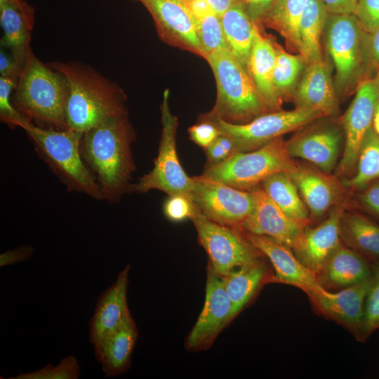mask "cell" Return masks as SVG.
<instances>
[{"instance_id": "19", "label": "cell", "mask_w": 379, "mask_h": 379, "mask_svg": "<svg viewBox=\"0 0 379 379\" xmlns=\"http://www.w3.org/2000/svg\"><path fill=\"white\" fill-rule=\"evenodd\" d=\"M293 98L296 107L317 110L324 117H333L338 113L331 68L324 58L306 64Z\"/></svg>"}, {"instance_id": "18", "label": "cell", "mask_w": 379, "mask_h": 379, "mask_svg": "<svg viewBox=\"0 0 379 379\" xmlns=\"http://www.w3.org/2000/svg\"><path fill=\"white\" fill-rule=\"evenodd\" d=\"M129 267L126 265L98 299L89 323V341L94 347L131 317L127 302Z\"/></svg>"}, {"instance_id": "2", "label": "cell", "mask_w": 379, "mask_h": 379, "mask_svg": "<svg viewBox=\"0 0 379 379\" xmlns=\"http://www.w3.org/2000/svg\"><path fill=\"white\" fill-rule=\"evenodd\" d=\"M47 65L63 74L69 84L68 128L84 133L109 119L128 116L123 89L92 67L76 61Z\"/></svg>"}, {"instance_id": "52", "label": "cell", "mask_w": 379, "mask_h": 379, "mask_svg": "<svg viewBox=\"0 0 379 379\" xmlns=\"http://www.w3.org/2000/svg\"><path fill=\"white\" fill-rule=\"evenodd\" d=\"M181 1L185 2L186 4H188L190 1V0H181Z\"/></svg>"}, {"instance_id": "20", "label": "cell", "mask_w": 379, "mask_h": 379, "mask_svg": "<svg viewBox=\"0 0 379 379\" xmlns=\"http://www.w3.org/2000/svg\"><path fill=\"white\" fill-rule=\"evenodd\" d=\"M374 263L343 242L316 273L319 285L335 292L372 277Z\"/></svg>"}, {"instance_id": "6", "label": "cell", "mask_w": 379, "mask_h": 379, "mask_svg": "<svg viewBox=\"0 0 379 379\" xmlns=\"http://www.w3.org/2000/svg\"><path fill=\"white\" fill-rule=\"evenodd\" d=\"M325 45L335 68L334 86L339 94L369 78L366 34L354 13H328Z\"/></svg>"}, {"instance_id": "23", "label": "cell", "mask_w": 379, "mask_h": 379, "mask_svg": "<svg viewBox=\"0 0 379 379\" xmlns=\"http://www.w3.org/2000/svg\"><path fill=\"white\" fill-rule=\"evenodd\" d=\"M1 47L22 67L30 47L34 9L25 0H0Z\"/></svg>"}, {"instance_id": "42", "label": "cell", "mask_w": 379, "mask_h": 379, "mask_svg": "<svg viewBox=\"0 0 379 379\" xmlns=\"http://www.w3.org/2000/svg\"><path fill=\"white\" fill-rule=\"evenodd\" d=\"M358 201L366 215L379 223V179L359 190Z\"/></svg>"}, {"instance_id": "45", "label": "cell", "mask_w": 379, "mask_h": 379, "mask_svg": "<svg viewBox=\"0 0 379 379\" xmlns=\"http://www.w3.org/2000/svg\"><path fill=\"white\" fill-rule=\"evenodd\" d=\"M34 253L32 246L26 245L7 251L0 255V266L12 265L29 260Z\"/></svg>"}, {"instance_id": "5", "label": "cell", "mask_w": 379, "mask_h": 379, "mask_svg": "<svg viewBox=\"0 0 379 379\" xmlns=\"http://www.w3.org/2000/svg\"><path fill=\"white\" fill-rule=\"evenodd\" d=\"M18 127L27 133L38 157L69 192L102 200L100 188L81 157L83 133L69 128H43L25 119L19 122Z\"/></svg>"}, {"instance_id": "15", "label": "cell", "mask_w": 379, "mask_h": 379, "mask_svg": "<svg viewBox=\"0 0 379 379\" xmlns=\"http://www.w3.org/2000/svg\"><path fill=\"white\" fill-rule=\"evenodd\" d=\"M371 281L372 277L338 291L322 289L307 297L315 312L342 326L359 341Z\"/></svg>"}, {"instance_id": "41", "label": "cell", "mask_w": 379, "mask_h": 379, "mask_svg": "<svg viewBox=\"0 0 379 379\" xmlns=\"http://www.w3.org/2000/svg\"><path fill=\"white\" fill-rule=\"evenodd\" d=\"M354 14L366 32H373L379 27V0H358Z\"/></svg>"}, {"instance_id": "36", "label": "cell", "mask_w": 379, "mask_h": 379, "mask_svg": "<svg viewBox=\"0 0 379 379\" xmlns=\"http://www.w3.org/2000/svg\"><path fill=\"white\" fill-rule=\"evenodd\" d=\"M379 329V262L374 263L372 281L367 293L359 342H366Z\"/></svg>"}, {"instance_id": "49", "label": "cell", "mask_w": 379, "mask_h": 379, "mask_svg": "<svg viewBox=\"0 0 379 379\" xmlns=\"http://www.w3.org/2000/svg\"><path fill=\"white\" fill-rule=\"evenodd\" d=\"M221 17L231 6L244 0H199Z\"/></svg>"}, {"instance_id": "34", "label": "cell", "mask_w": 379, "mask_h": 379, "mask_svg": "<svg viewBox=\"0 0 379 379\" xmlns=\"http://www.w3.org/2000/svg\"><path fill=\"white\" fill-rule=\"evenodd\" d=\"M187 5L194 15L198 37L205 57L218 50H229L220 17L199 0H190Z\"/></svg>"}, {"instance_id": "43", "label": "cell", "mask_w": 379, "mask_h": 379, "mask_svg": "<svg viewBox=\"0 0 379 379\" xmlns=\"http://www.w3.org/2000/svg\"><path fill=\"white\" fill-rule=\"evenodd\" d=\"M190 139L204 149L220 134L216 125L210 121L199 119L188 128Z\"/></svg>"}, {"instance_id": "10", "label": "cell", "mask_w": 379, "mask_h": 379, "mask_svg": "<svg viewBox=\"0 0 379 379\" xmlns=\"http://www.w3.org/2000/svg\"><path fill=\"white\" fill-rule=\"evenodd\" d=\"M199 243L208 253L209 264L219 275L265 255L238 230L217 223L197 210L190 219Z\"/></svg>"}, {"instance_id": "8", "label": "cell", "mask_w": 379, "mask_h": 379, "mask_svg": "<svg viewBox=\"0 0 379 379\" xmlns=\"http://www.w3.org/2000/svg\"><path fill=\"white\" fill-rule=\"evenodd\" d=\"M169 91L166 89L160 105L161 131L158 154L154 166L131 186V192L146 193L152 190L170 195L180 194L190 198L193 178L189 177L178 159L176 150L178 117L170 109Z\"/></svg>"}, {"instance_id": "12", "label": "cell", "mask_w": 379, "mask_h": 379, "mask_svg": "<svg viewBox=\"0 0 379 379\" xmlns=\"http://www.w3.org/2000/svg\"><path fill=\"white\" fill-rule=\"evenodd\" d=\"M379 88L372 78L359 83L355 96L345 113L342 123L345 144L338 173L351 176L356 171L358 154L367 131L372 126Z\"/></svg>"}, {"instance_id": "16", "label": "cell", "mask_w": 379, "mask_h": 379, "mask_svg": "<svg viewBox=\"0 0 379 379\" xmlns=\"http://www.w3.org/2000/svg\"><path fill=\"white\" fill-rule=\"evenodd\" d=\"M251 190L255 197L254 208L237 230L244 233L267 236L287 245L292 250L295 248L306 227L285 213L269 197L260 185Z\"/></svg>"}, {"instance_id": "48", "label": "cell", "mask_w": 379, "mask_h": 379, "mask_svg": "<svg viewBox=\"0 0 379 379\" xmlns=\"http://www.w3.org/2000/svg\"><path fill=\"white\" fill-rule=\"evenodd\" d=\"M358 0H321L328 12L333 14L354 13Z\"/></svg>"}, {"instance_id": "40", "label": "cell", "mask_w": 379, "mask_h": 379, "mask_svg": "<svg viewBox=\"0 0 379 379\" xmlns=\"http://www.w3.org/2000/svg\"><path fill=\"white\" fill-rule=\"evenodd\" d=\"M206 166L220 164L237 152L233 140L220 133L206 149Z\"/></svg>"}, {"instance_id": "9", "label": "cell", "mask_w": 379, "mask_h": 379, "mask_svg": "<svg viewBox=\"0 0 379 379\" xmlns=\"http://www.w3.org/2000/svg\"><path fill=\"white\" fill-rule=\"evenodd\" d=\"M323 117L317 110L296 107L290 111L270 112L243 124H230L219 119L208 121L213 122L220 133L233 140L237 152H251Z\"/></svg>"}, {"instance_id": "31", "label": "cell", "mask_w": 379, "mask_h": 379, "mask_svg": "<svg viewBox=\"0 0 379 379\" xmlns=\"http://www.w3.org/2000/svg\"><path fill=\"white\" fill-rule=\"evenodd\" d=\"M310 0H274L262 25L276 30L288 47L300 53L299 23Z\"/></svg>"}, {"instance_id": "3", "label": "cell", "mask_w": 379, "mask_h": 379, "mask_svg": "<svg viewBox=\"0 0 379 379\" xmlns=\"http://www.w3.org/2000/svg\"><path fill=\"white\" fill-rule=\"evenodd\" d=\"M69 87L65 76L43 63L30 48L11 95L14 108L36 126L66 130Z\"/></svg>"}, {"instance_id": "37", "label": "cell", "mask_w": 379, "mask_h": 379, "mask_svg": "<svg viewBox=\"0 0 379 379\" xmlns=\"http://www.w3.org/2000/svg\"><path fill=\"white\" fill-rule=\"evenodd\" d=\"M80 376V366L74 356H67L53 366L46 364L41 369L11 377L9 379H77Z\"/></svg>"}, {"instance_id": "21", "label": "cell", "mask_w": 379, "mask_h": 379, "mask_svg": "<svg viewBox=\"0 0 379 379\" xmlns=\"http://www.w3.org/2000/svg\"><path fill=\"white\" fill-rule=\"evenodd\" d=\"M308 208L311 222L321 218L342 198V187L328 173L295 164L288 172Z\"/></svg>"}, {"instance_id": "30", "label": "cell", "mask_w": 379, "mask_h": 379, "mask_svg": "<svg viewBox=\"0 0 379 379\" xmlns=\"http://www.w3.org/2000/svg\"><path fill=\"white\" fill-rule=\"evenodd\" d=\"M260 186L285 213L302 226L309 227L311 219L308 208L288 172L269 176Z\"/></svg>"}, {"instance_id": "7", "label": "cell", "mask_w": 379, "mask_h": 379, "mask_svg": "<svg viewBox=\"0 0 379 379\" xmlns=\"http://www.w3.org/2000/svg\"><path fill=\"white\" fill-rule=\"evenodd\" d=\"M295 163L282 136L251 152H237L227 160L206 166L201 175L232 187L251 190L269 176L289 172Z\"/></svg>"}, {"instance_id": "32", "label": "cell", "mask_w": 379, "mask_h": 379, "mask_svg": "<svg viewBox=\"0 0 379 379\" xmlns=\"http://www.w3.org/2000/svg\"><path fill=\"white\" fill-rule=\"evenodd\" d=\"M328 12L321 0H310L300 20V51L307 63L321 58V39L324 32Z\"/></svg>"}, {"instance_id": "14", "label": "cell", "mask_w": 379, "mask_h": 379, "mask_svg": "<svg viewBox=\"0 0 379 379\" xmlns=\"http://www.w3.org/2000/svg\"><path fill=\"white\" fill-rule=\"evenodd\" d=\"M233 319L232 304L222 277L208 263L204 305L187 336V347L193 351L207 349Z\"/></svg>"}, {"instance_id": "29", "label": "cell", "mask_w": 379, "mask_h": 379, "mask_svg": "<svg viewBox=\"0 0 379 379\" xmlns=\"http://www.w3.org/2000/svg\"><path fill=\"white\" fill-rule=\"evenodd\" d=\"M220 20L229 51L247 70L255 30L260 25L249 15L244 1L231 6Z\"/></svg>"}, {"instance_id": "28", "label": "cell", "mask_w": 379, "mask_h": 379, "mask_svg": "<svg viewBox=\"0 0 379 379\" xmlns=\"http://www.w3.org/2000/svg\"><path fill=\"white\" fill-rule=\"evenodd\" d=\"M342 242L373 263L379 262V223L364 213L344 212L340 222Z\"/></svg>"}, {"instance_id": "17", "label": "cell", "mask_w": 379, "mask_h": 379, "mask_svg": "<svg viewBox=\"0 0 379 379\" xmlns=\"http://www.w3.org/2000/svg\"><path fill=\"white\" fill-rule=\"evenodd\" d=\"M242 234L270 260L274 269L273 282L293 286L307 295L324 289L316 274L298 259L291 248L267 236Z\"/></svg>"}, {"instance_id": "46", "label": "cell", "mask_w": 379, "mask_h": 379, "mask_svg": "<svg viewBox=\"0 0 379 379\" xmlns=\"http://www.w3.org/2000/svg\"><path fill=\"white\" fill-rule=\"evenodd\" d=\"M22 67L18 65L11 53H6L5 49L0 52V76L8 77L18 81Z\"/></svg>"}, {"instance_id": "47", "label": "cell", "mask_w": 379, "mask_h": 379, "mask_svg": "<svg viewBox=\"0 0 379 379\" xmlns=\"http://www.w3.org/2000/svg\"><path fill=\"white\" fill-rule=\"evenodd\" d=\"M274 0H244L252 19L260 26Z\"/></svg>"}, {"instance_id": "1", "label": "cell", "mask_w": 379, "mask_h": 379, "mask_svg": "<svg viewBox=\"0 0 379 379\" xmlns=\"http://www.w3.org/2000/svg\"><path fill=\"white\" fill-rule=\"evenodd\" d=\"M136 139L128 116L109 119L83 133L82 159L98 184L102 200L115 204L131 192Z\"/></svg>"}, {"instance_id": "26", "label": "cell", "mask_w": 379, "mask_h": 379, "mask_svg": "<svg viewBox=\"0 0 379 379\" xmlns=\"http://www.w3.org/2000/svg\"><path fill=\"white\" fill-rule=\"evenodd\" d=\"M262 258L246 263L222 277L234 318L267 283L273 282L272 272Z\"/></svg>"}, {"instance_id": "44", "label": "cell", "mask_w": 379, "mask_h": 379, "mask_svg": "<svg viewBox=\"0 0 379 379\" xmlns=\"http://www.w3.org/2000/svg\"><path fill=\"white\" fill-rule=\"evenodd\" d=\"M366 48L368 77L372 78L379 67V27L373 32L366 34Z\"/></svg>"}, {"instance_id": "38", "label": "cell", "mask_w": 379, "mask_h": 379, "mask_svg": "<svg viewBox=\"0 0 379 379\" xmlns=\"http://www.w3.org/2000/svg\"><path fill=\"white\" fill-rule=\"evenodd\" d=\"M16 81L0 76V119L9 127H18L20 121L25 118L14 108L11 103V92L15 88Z\"/></svg>"}, {"instance_id": "22", "label": "cell", "mask_w": 379, "mask_h": 379, "mask_svg": "<svg viewBox=\"0 0 379 379\" xmlns=\"http://www.w3.org/2000/svg\"><path fill=\"white\" fill-rule=\"evenodd\" d=\"M344 212L343 206L340 205L321 224L312 228L307 227L293 249L298 259L315 274L342 243L340 222Z\"/></svg>"}, {"instance_id": "13", "label": "cell", "mask_w": 379, "mask_h": 379, "mask_svg": "<svg viewBox=\"0 0 379 379\" xmlns=\"http://www.w3.org/2000/svg\"><path fill=\"white\" fill-rule=\"evenodd\" d=\"M151 14L160 38L171 46L205 58L194 15L181 0H138Z\"/></svg>"}, {"instance_id": "4", "label": "cell", "mask_w": 379, "mask_h": 379, "mask_svg": "<svg viewBox=\"0 0 379 379\" xmlns=\"http://www.w3.org/2000/svg\"><path fill=\"white\" fill-rule=\"evenodd\" d=\"M204 59L214 74L217 95L213 108L199 119L243 124L273 112L248 71L228 49L215 51Z\"/></svg>"}, {"instance_id": "50", "label": "cell", "mask_w": 379, "mask_h": 379, "mask_svg": "<svg viewBox=\"0 0 379 379\" xmlns=\"http://www.w3.org/2000/svg\"><path fill=\"white\" fill-rule=\"evenodd\" d=\"M372 127L379 136V98L377 101L372 121Z\"/></svg>"}, {"instance_id": "27", "label": "cell", "mask_w": 379, "mask_h": 379, "mask_svg": "<svg viewBox=\"0 0 379 379\" xmlns=\"http://www.w3.org/2000/svg\"><path fill=\"white\" fill-rule=\"evenodd\" d=\"M260 26L255 30L247 70L255 87L272 111L281 109L283 100L277 94L272 81L276 60L274 41L264 36Z\"/></svg>"}, {"instance_id": "25", "label": "cell", "mask_w": 379, "mask_h": 379, "mask_svg": "<svg viewBox=\"0 0 379 379\" xmlns=\"http://www.w3.org/2000/svg\"><path fill=\"white\" fill-rule=\"evenodd\" d=\"M138 336V330L130 317L94 347L106 378L117 377L127 371Z\"/></svg>"}, {"instance_id": "33", "label": "cell", "mask_w": 379, "mask_h": 379, "mask_svg": "<svg viewBox=\"0 0 379 379\" xmlns=\"http://www.w3.org/2000/svg\"><path fill=\"white\" fill-rule=\"evenodd\" d=\"M274 47L276 60L272 77L274 87L283 100L293 98L306 67V60L300 53H288L276 42Z\"/></svg>"}, {"instance_id": "51", "label": "cell", "mask_w": 379, "mask_h": 379, "mask_svg": "<svg viewBox=\"0 0 379 379\" xmlns=\"http://www.w3.org/2000/svg\"><path fill=\"white\" fill-rule=\"evenodd\" d=\"M372 79L378 86L379 88V67L375 70L373 76L372 77Z\"/></svg>"}, {"instance_id": "35", "label": "cell", "mask_w": 379, "mask_h": 379, "mask_svg": "<svg viewBox=\"0 0 379 379\" xmlns=\"http://www.w3.org/2000/svg\"><path fill=\"white\" fill-rule=\"evenodd\" d=\"M376 179H379V136L371 126L362 140L355 173L345 181L344 185L359 190Z\"/></svg>"}, {"instance_id": "24", "label": "cell", "mask_w": 379, "mask_h": 379, "mask_svg": "<svg viewBox=\"0 0 379 379\" xmlns=\"http://www.w3.org/2000/svg\"><path fill=\"white\" fill-rule=\"evenodd\" d=\"M340 133L332 127H316L303 131L287 141L291 157L308 161L324 172L335 168L340 152Z\"/></svg>"}, {"instance_id": "39", "label": "cell", "mask_w": 379, "mask_h": 379, "mask_svg": "<svg viewBox=\"0 0 379 379\" xmlns=\"http://www.w3.org/2000/svg\"><path fill=\"white\" fill-rule=\"evenodd\" d=\"M197 206L188 197L180 195H170L164 204L163 211L166 217L175 222H179L193 216Z\"/></svg>"}, {"instance_id": "11", "label": "cell", "mask_w": 379, "mask_h": 379, "mask_svg": "<svg viewBox=\"0 0 379 379\" xmlns=\"http://www.w3.org/2000/svg\"><path fill=\"white\" fill-rule=\"evenodd\" d=\"M192 178L191 200L208 218L237 230L252 213L255 197L251 190H239L201 175Z\"/></svg>"}]
</instances>
